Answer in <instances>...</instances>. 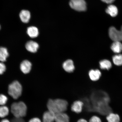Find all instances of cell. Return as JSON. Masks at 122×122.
<instances>
[{"label": "cell", "mask_w": 122, "mask_h": 122, "mask_svg": "<svg viewBox=\"0 0 122 122\" xmlns=\"http://www.w3.org/2000/svg\"><path fill=\"white\" fill-rule=\"evenodd\" d=\"M89 122H102V121L100 118L98 117L93 116L90 119Z\"/></svg>", "instance_id": "obj_25"}, {"label": "cell", "mask_w": 122, "mask_h": 122, "mask_svg": "<svg viewBox=\"0 0 122 122\" xmlns=\"http://www.w3.org/2000/svg\"><path fill=\"white\" fill-rule=\"evenodd\" d=\"M106 12L111 16L114 17L118 15V10L115 5H111L108 6L106 9Z\"/></svg>", "instance_id": "obj_17"}, {"label": "cell", "mask_w": 122, "mask_h": 122, "mask_svg": "<svg viewBox=\"0 0 122 122\" xmlns=\"http://www.w3.org/2000/svg\"><path fill=\"white\" fill-rule=\"evenodd\" d=\"M6 67L5 65L2 62H0V75L2 74L5 72Z\"/></svg>", "instance_id": "obj_24"}, {"label": "cell", "mask_w": 122, "mask_h": 122, "mask_svg": "<svg viewBox=\"0 0 122 122\" xmlns=\"http://www.w3.org/2000/svg\"><path fill=\"white\" fill-rule=\"evenodd\" d=\"M9 56L7 49L5 47H0V61L2 62L5 61Z\"/></svg>", "instance_id": "obj_18"}, {"label": "cell", "mask_w": 122, "mask_h": 122, "mask_svg": "<svg viewBox=\"0 0 122 122\" xmlns=\"http://www.w3.org/2000/svg\"><path fill=\"white\" fill-rule=\"evenodd\" d=\"M22 85L17 81H15L9 85L8 94L13 99L16 100L22 95Z\"/></svg>", "instance_id": "obj_4"}, {"label": "cell", "mask_w": 122, "mask_h": 122, "mask_svg": "<svg viewBox=\"0 0 122 122\" xmlns=\"http://www.w3.org/2000/svg\"><path fill=\"white\" fill-rule=\"evenodd\" d=\"M27 33L30 37L35 38L37 37L39 35V30L36 27H30L27 29Z\"/></svg>", "instance_id": "obj_16"}, {"label": "cell", "mask_w": 122, "mask_h": 122, "mask_svg": "<svg viewBox=\"0 0 122 122\" xmlns=\"http://www.w3.org/2000/svg\"><path fill=\"white\" fill-rule=\"evenodd\" d=\"M111 48L115 53H119L122 51V44L120 41H114L111 46Z\"/></svg>", "instance_id": "obj_15"}, {"label": "cell", "mask_w": 122, "mask_h": 122, "mask_svg": "<svg viewBox=\"0 0 122 122\" xmlns=\"http://www.w3.org/2000/svg\"><path fill=\"white\" fill-rule=\"evenodd\" d=\"M9 113V109L7 106H0V117L4 118L8 115Z\"/></svg>", "instance_id": "obj_21"}, {"label": "cell", "mask_w": 122, "mask_h": 122, "mask_svg": "<svg viewBox=\"0 0 122 122\" xmlns=\"http://www.w3.org/2000/svg\"><path fill=\"white\" fill-rule=\"evenodd\" d=\"M88 74L91 80L93 81H96L99 80L102 75L101 72L98 69L90 70Z\"/></svg>", "instance_id": "obj_12"}, {"label": "cell", "mask_w": 122, "mask_h": 122, "mask_svg": "<svg viewBox=\"0 0 122 122\" xmlns=\"http://www.w3.org/2000/svg\"><path fill=\"white\" fill-rule=\"evenodd\" d=\"M83 106V101L80 100L76 101L71 105V110L76 113H80L82 112Z\"/></svg>", "instance_id": "obj_7"}, {"label": "cell", "mask_w": 122, "mask_h": 122, "mask_svg": "<svg viewBox=\"0 0 122 122\" xmlns=\"http://www.w3.org/2000/svg\"><path fill=\"white\" fill-rule=\"evenodd\" d=\"M103 2L108 4L112 3L115 0H101Z\"/></svg>", "instance_id": "obj_27"}, {"label": "cell", "mask_w": 122, "mask_h": 122, "mask_svg": "<svg viewBox=\"0 0 122 122\" xmlns=\"http://www.w3.org/2000/svg\"><path fill=\"white\" fill-rule=\"evenodd\" d=\"M68 105L67 102L65 100L50 99L47 102V107L48 111L56 114L65 112L67 109Z\"/></svg>", "instance_id": "obj_2"}, {"label": "cell", "mask_w": 122, "mask_h": 122, "mask_svg": "<svg viewBox=\"0 0 122 122\" xmlns=\"http://www.w3.org/2000/svg\"><path fill=\"white\" fill-rule=\"evenodd\" d=\"M20 18L22 22L25 23H28L30 18V11L26 10H22L20 13Z\"/></svg>", "instance_id": "obj_14"}, {"label": "cell", "mask_w": 122, "mask_h": 122, "mask_svg": "<svg viewBox=\"0 0 122 122\" xmlns=\"http://www.w3.org/2000/svg\"><path fill=\"white\" fill-rule=\"evenodd\" d=\"M56 114L49 111H46L43 116V122H53L55 121Z\"/></svg>", "instance_id": "obj_10"}, {"label": "cell", "mask_w": 122, "mask_h": 122, "mask_svg": "<svg viewBox=\"0 0 122 122\" xmlns=\"http://www.w3.org/2000/svg\"><path fill=\"white\" fill-rule=\"evenodd\" d=\"M106 119L108 122H120V117L118 114L112 112L107 115Z\"/></svg>", "instance_id": "obj_20"}, {"label": "cell", "mask_w": 122, "mask_h": 122, "mask_svg": "<svg viewBox=\"0 0 122 122\" xmlns=\"http://www.w3.org/2000/svg\"><path fill=\"white\" fill-rule=\"evenodd\" d=\"M69 5L71 8L78 11H83L86 9L85 0H70Z\"/></svg>", "instance_id": "obj_5"}, {"label": "cell", "mask_w": 122, "mask_h": 122, "mask_svg": "<svg viewBox=\"0 0 122 122\" xmlns=\"http://www.w3.org/2000/svg\"><path fill=\"white\" fill-rule=\"evenodd\" d=\"M55 121L56 122H70L69 117L64 112L56 114Z\"/></svg>", "instance_id": "obj_13"}, {"label": "cell", "mask_w": 122, "mask_h": 122, "mask_svg": "<svg viewBox=\"0 0 122 122\" xmlns=\"http://www.w3.org/2000/svg\"><path fill=\"white\" fill-rule=\"evenodd\" d=\"M31 62L28 60H25L21 62L20 68L23 73L24 74H27L31 71Z\"/></svg>", "instance_id": "obj_9"}, {"label": "cell", "mask_w": 122, "mask_h": 122, "mask_svg": "<svg viewBox=\"0 0 122 122\" xmlns=\"http://www.w3.org/2000/svg\"><path fill=\"white\" fill-rule=\"evenodd\" d=\"M77 122H88L86 120L83 119H81L79 120Z\"/></svg>", "instance_id": "obj_28"}, {"label": "cell", "mask_w": 122, "mask_h": 122, "mask_svg": "<svg viewBox=\"0 0 122 122\" xmlns=\"http://www.w3.org/2000/svg\"><path fill=\"white\" fill-rule=\"evenodd\" d=\"M10 111L15 118H22L26 115L27 107L23 102H16L11 104Z\"/></svg>", "instance_id": "obj_3"}, {"label": "cell", "mask_w": 122, "mask_h": 122, "mask_svg": "<svg viewBox=\"0 0 122 122\" xmlns=\"http://www.w3.org/2000/svg\"><path fill=\"white\" fill-rule=\"evenodd\" d=\"M39 47V44L37 42L32 41H28L25 45V48L27 51L33 53L36 52Z\"/></svg>", "instance_id": "obj_8"}, {"label": "cell", "mask_w": 122, "mask_h": 122, "mask_svg": "<svg viewBox=\"0 0 122 122\" xmlns=\"http://www.w3.org/2000/svg\"></svg>", "instance_id": "obj_31"}, {"label": "cell", "mask_w": 122, "mask_h": 122, "mask_svg": "<svg viewBox=\"0 0 122 122\" xmlns=\"http://www.w3.org/2000/svg\"><path fill=\"white\" fill-rule=\"evenodd\" d=\"M110 37L114 41H122V26L120 30H117L115 27H111L109 30Z\"/></svg>", "instance_id": "obj_6"}, {"label": "cell", "mask_w": 122, "mask_h": 122, "mask_svg": "<svg viewBox=\"0 0 122 122\" xmlns=\"http://www.w3.org/2000/svg\"><path fill=\"white\" fill-rule=\"evenodd\" d=\"M90 100L94 111L98 113L109 106L110 100L108 94L102 90L93 92L91 94Z\"/></svg>", "instance_id": "obj_1"}, {"label": "cell", "mask_w": 122, "mask_h": 122, "mask_svg": "<svg viewBox=\"0 0 122 122\" xmlns=\"http://www.w3.org/2000/svg\"><path fill=\"white\" fill-rule=\"evenodd\" d=\"M0 122H10L7 119H4Z\"/></svg>", "instance_id": "obj_29"}, {"label": "cell", "mask_w": 122, "mask_h": 122, "mask_svg": "<svg viewBox=\"0 0 122 122\" xmlns=\"http://www.w3.org/2000/svg\"><path fill=\"white\" fill-rule=\"evenodd\" d=\"M99 64L102 69L109 70L112 67V65L110 61L107 59H103L100 61Z\"/></svg>", "instance_id": "obj_19"}, {"label": "cell", "mask_w": 122, "mask_h": 122, "mask_svg": "<svg viewBox=\"0 0 122 122\" xmlns=\"http://www.w3.org/2000/svg\"><path fill=\"white\" fill-rule=\"evenodd\" d=\"M7 97L3 94H0V106H4L7 102Z\"/></svg>", "instance_id": "obj_23"}, {"label": "cell", "mask_w": 122, "mask_h": 122, "mask_svg": "<svg viewBox=\"0 0 122 122\" xmlns=\"http://www.w3.org/2000/svg\"><path fill=\"white\" fill-rule=\"evenodd\" d=\"M112 59L114 64L115 65L118 66L122 65V54L115 55L113 56Z\"/></svg>", "instance_id": "obj_22"}, {"label": "cell", "mask_w": 122, "mask_h": 122, "mask_svg": "<svg viewBox=\"0 0 122 122\" xmlns=\"http://www.w3.org/2000/svg\"><path fill=\"white\" fill-rule=\"evenodd\" d=\"M0 28H1V27H0Z\"/></svg>", "instance_id": "obj_30"}, {"label": "cell", "mask_w": 122, "mask_h": 122, "mask_svg": "<svg viewBox=\"0 0 122 122\" xmlns=\"http://www.w3.org/2000/svg\"><path fill=\"white\" fill-rule=\"evenodd\" d=\"M62 67L64 69L68 72H72L75 69L74 62L71 59H68L65 61L63 64Z\"/></svg>", "instance_id": "obj_11"}, {"label": "cell", "mask_w": 122, "mask_h": 122, "mask_svg": "<svg viewBox=\"0 0 122 122\" xmlns=\"http://www.w3.org/2000/svg\"><path fill=\"white\" fill-rule=\"evenodd\" d=\"M28 122H42L40 119L38 118H34L30 119Z\"/></svg>", "instance_id": "obj_26"}]
</instances>
